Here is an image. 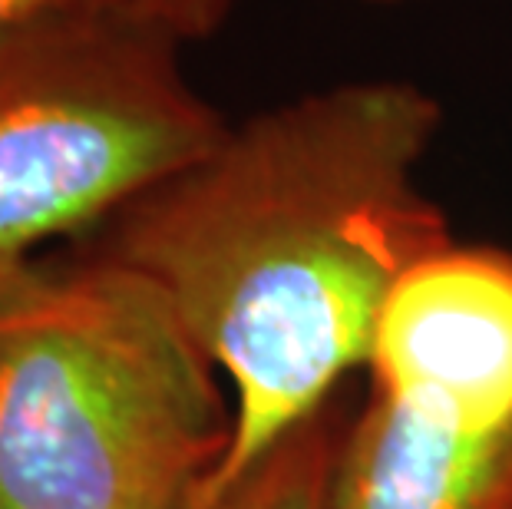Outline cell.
I'll return each instance as SVG.
<instances>
[{
    "label": "cell",
    "instance_id": "cell-4",
    "mask_svg": "<svg viewBox=\"0 0 512 509\" xmlns=\"http://www.w3.org/2000/svg\"><path fill=\"white\" fill-rule=\"evenodd\" d=\"M331 509H512V400L370 394L344 433Z\"/></svg>",
    "mask_w": 512,
    "mask_h": 509
},
{
    "label": "cell",
    "instance_id": "cell-5",
    "mask_svg": "<svg viewBox=\"0 0 512 509\" xmlns=\"http://www.w3.org/2000/svg\"><path fill=\"white\" fill-rule=\"evenodd\" d=\"M344 433L334 410L324 407L281 437L219 509H331Z\"/></svg>",
    "mask_w": 512,
    "mask_h": 509
},
{
    "label": "cell",
    "instance_id": "cell-3",
    "mask_svg": "<svg viewBox=\"0 0 512 509\" xmlns=\"http://www.w3.org/2000/svg\"><path fill=\"white\" fill-rule=\"evenodd\" d=\"M179 47L126 7L53 10L0 37V278L222 143L232 123Z\"/></svg>",
    "mask_w": 512,
    "mask_h": 509
},
{
    "label": "cell",
    "instance_id": "cell-8",
    "mask_svg": "<svg viewBox=\"0 0 512 509\" xmlns=\"http://www.w3.org/2000/svg\"><path fill=\"white\" fill-rule=\"evenodd\" d=\"M374 4H394V0H374Z\"/></svg>",
    "mask_w": 512,
    "mask_h": 509
},
{
    "label": "cell",
    "instance_id": "cell-6",
    "mask_svg": "<svg viewBox=\"0 0 512 509\" xmlns=\"http://www.w3.org/2000/svg\"><path fill=\"white\" fill-rule=\"evenodd\" d=\"M235 0H126V10L172 40L189 43L212 37L232 14Z\"/></svg>",
    "mask_w": 512,
    "mask_h": 509
},
{
    "label": "cell",
    "instance_id": "cell-1",
    "mask_svg": "<svg viewBox=\"0 0 512 509\" xmlns=\"http://www.w3.org/2000/svg\"><path fill=\"white\" fill-rule=\"evenodd\" d=\"M440 119L410 80L304 93L103 225L96 252L156 281L232 384V447L202 509L367 367L390 291L453 242L420 186Z\"/></svg>",
    "mask_w": 512,
    "mask_h": 509
},
{
    "label": "cell",
    "instance_id": "cell-2",
    "mask_svg": "<svg viewBox=\"0 0 512 509\" xmlns=\"http://www.w3.org/2000/svg\"><path fill=\"white\" fill-rule=\"evenodd\" d=\"M232 433L149 275L93 248L0 278V509H202Z\"/></svg>",
    "mask_w": 512,
    "mask_h": 509
},
{
    "label": "cell",
    "instance_id": "cell-7",
    "mask_svg": "<svg viewBox=\"0 0 512 509\" xmlns=\"http://www.w3.org/2000/svg\"><path fill=\"white\" fill-rule=\"evenodd\" d=\"M76 7H126V0H0V37L30 17Z\"/></svg>",
    "mask_w": 512,
    "mask_h": 509
}]
</instances>
